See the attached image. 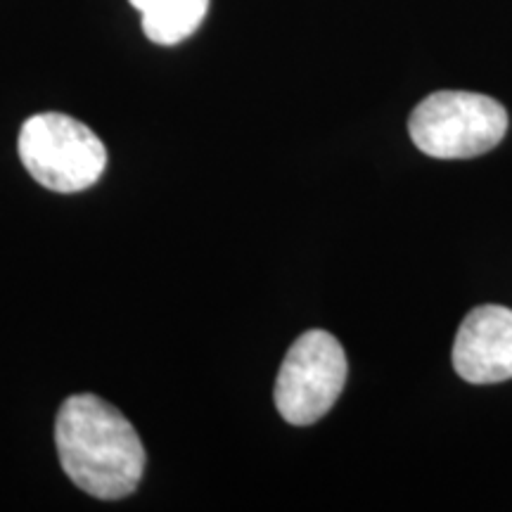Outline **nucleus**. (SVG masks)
I'll list each match as a JSON object with an SVG mask.
<instances>
[{
	"label": "nucleus",
	"mask_w": 512,
	"mask_h": 512,
	"mask_svg": "<svg viewBox=\"0 0 512 512\" xmlns=\"http://www.w3.org/2000/svg\"><path fill=\"white\" fill-rule=\"evenodd\" d=\"M62 470L100 501H119L138 489L145 472V446L119 408L95 394H74L55 420Z\"/></svg>",
	"instance_id": "1"
},
{
	"label": "nucleus",
	"mask_w": 512,
	"mask_h": 512,
	"mask_svg": "<svg viewBox=\"0 0 512 512\" xmlns=\"http://www.w3.org/2000/svg\"><path fill=\"white\" fill-rule=\"evenodd\" d=\"M508 131V112L482 93L427 95L408 119L415 147L434 159H470L494 150Z\"/></svg>",
	"instance_id": "2"
},
{
	"label": "nucleus",
	"mask_w": 512,
	"mask_h": 512,
	"mask_svg": "<svg viewBox=\"0 0 512 512\" xmlns=\"http://www.w3.org/2000/svg\"><path fill=\"white\" fill-rule=\"evenodd\" d=\"M17 150L36 183L64 195L91 188L107 166L105 145L91 128L57 112L24 121Z\"/></svg>",
	"instance_id": "3"
},
{
	"label": "nucleus",
	"mask_w": 512,
	"mask_h": 512,
	"mask_svg": "<svg viewBox=\"0 0 512 512\" xmlns=\"http://www.w3.org/2000/svg\"><path fill=\"white\" fill-rule=\"evenodd\" d=\"M347 370V354L330 332H304L280 366L275 408L290 425H313L335 406L347 382Z\"/></svg>",
	"instance_id": "4"
},
{
	"label": "nucleus",
	"mask_w": 512,
	"mask_h": 512,
	"mask_svg": "<svg viewBox=\"0 0 512 512\" xmlns=\"http://www.w3.org/2000/svg\"><path fill=\"white\" fill-rule=\"evenodd\" d=\"M453 368L472 384H498L512 377V311L498 304L472 309L453 342Z\"/></svg>",
	"instance_id": "5"
},
{
	"label": "nucleus",
	"mask_w": 512,
	"mask_h": 512,
	"mask_svg": "<svg viewBox=\"0 0 512 512\" xmlns=\"http://www.w3.org/2000/svg\"><path fill=\"white\" fill-rule=\"evenodd\" d=\"M143 17V31L157 46H176L200 29L209 0H131Z\"/></svg>",
	"instance_id": "6"
}]
</instances>
